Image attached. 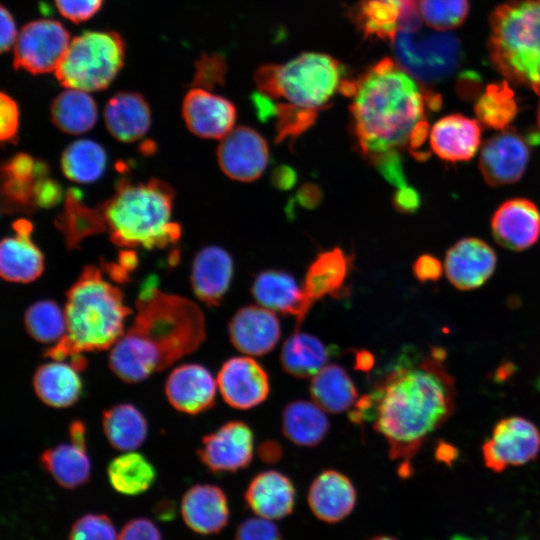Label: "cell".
<instances>
[{"label":"cell","mask_w":540,"mask_h":540,"mask_svg":"<svg viewBox=\"0 0 540 540\" xmlns=\"http://www.w3.org/2000/svg\"><path fill=\"white\" fill-rule=\"evenodd\" d=\"M155 513L158 515L159 518H170L169 514H174L173 503H170L169 501L159 503Z\"/></svg>","instance_id":"obj_60"},{"label":"cell","mask_w":540,"mask_h":540,"mask_svg":"<svg viewBox=\"0 0 540 540\" xmlns=\"http://www.w3.org/2000/svg\"><path fill=\"white\" fill-rule=\"evenodd\" d=\"M310 394L313 401L329 413L352 408L358 397L353 380L338 364H327L312 377Z\"/></svg>","instance_id":"obj_36"},{"label":"cell","mask_w":540,"mask_h":540,"mask_svg":"<svg viewBox=\"0 0 540 540\" xmlns=\"http://www.w3.org/2000/svg\"><path fill=\"white\" fill-rule=\"evenodd\" d=\"M276 140L295 138L310 128L316 120V111L300 109L285 103H276Z\"/></svg>","instance_id":"obj_44"},{"label":"cell","mask_w":540,"mask_h":540,"mask_svg":"<svg viewBox=\"0 0 540 540\" xmlns=\"http://www.w3.org/2000/svg\"><path fill=\"white\" fill-rule=\"evenodd\" d=\"M529 159L528 138L509 127L484 142L479 169L488 185L499 187L518 182L527 169Z\"/></svg>","instance_id":"obj_12"},{"label":"cell","mask_w":540,"mask_h":540,"mask_svg":"<svg viewBox=\"0 0 540 540\" xmlns=\"http://www.w3.org/2000/svg\"><path fill=\"white\" fill-rule=\"evenodd\" d=\"M249 509L256 515L269 520H280L289 516L295 507L296 490L285 474L262 471L249 482L244 493Z\"/></svg>","instance_id":"obj_26"},{"label":"cell","mask_w":540,"mask_h":540,"mask_svg":"<svg viewBox=\"0 0 540 540\" xmlns=\"http://www.w3.org/2000/svg\"><path fill=\"white\" fill-rule=\"evenodd\" d=\"M313 515L328 524H336L347 518L357 502L356 489L343 473L328 469L312 481L307 495Z\"/></svg>","instance_id":"obj_24"},{"label":"cell","mask_w":540,"mask_h":540,"mask_svg":"<svg viewBox=\"0 0 540 540\" xmlns=\"http://www.w3.org/2000/svg\"><path fill=\"white\" fill-rule=\"evenodd\" d=\"M228 335L238 351L247 356H263L278 344L281 325L274 311L260 305H248L233 315Z\"/></svg>","instance_id":"obj_21"},{"label":"cell","mask_w":540,"mask_h":540,"mask_svg":"<svg viewBox=\"0 0 540 540\" xmlns=\"http://www.w3.org/2000/svg\"><path fill=\"white\" fill-rule=\"evenodd\" d=\"M490 227L502 247L513 251L528 249L540 239V210L529 199H508L494 211Z\"/></svg>","instance_id":"obj_19"},{"label":"cell","mask_w":540,"mask_h":540,"mask_svg":"<svg viewBox=\"0 0 540 540\" xmlns=\"http://www.w3.org/2000/svg\"><path fill=\"white\" fill-rule=\"evenodd\" d=\"M296 198L302 206L313 207L320 200L319 188L314 185H305L299 190Z\"/></svg>","instance_id":"obj_57"},{"label":"cell","mask_w":540,"mask_h":540,"mask_svg":"<svg viewBox=\"0 0 540 540\" xmlns=\"http://www.w3.org/2000/svg\"><path fill=\"white\" fill-rule=\"evenodd\" d=\"M26 332L35 341L52 346L66 333L64 309L53 300L42 299L32 303L24 313Z\"/></svg>","instance_id":"obj_42"},{"label":"cell","mask_w":540,"mask_h":540,"mask_svg":"<svg viewBox=\"0 0 540 540\" xmlns=\"http://www.w3.org/2000/svg\"><path fill=\"white\" fill-rule=\"evenodd\" d=\"M104 122L115 139L131 143L142 138L148 131L151 124L150 107L137 92H118L105 105Z\"/></svg>","instance_id":"obj_30"},{"label":"cell","mask_w":540,"mask_h":540,"mask_svg":"<svg viewBox=\"0 0 540 540\" xmlns=\"http://www.w3.org/2000/svg\"><path fill=\"white\" fill-rule=\"evenodd\" d=\"M69 44V32L61 22L54 19L30 21L19 31L13 66L34 75L55 72Z\"/></svg>","instance_id":"obj_10"},{"label":"cell","mask_w":540,"mask_h":540,"mask_svg":"<svg viewBox=\"0 0 540 540\" xmlns=\"http://www.w3.org/2000/svg\"><path fill=\"white\" fill-rule=\"evenodd\" d=\"M234 272L230 254L218 246H207L195 255L191 286L195 296L208 306H218L229 290Z\"/></svg>","instance_id":"obj_25"},{"label":"cell","mask_w":540,"mask_h":540,"mask_svg":"<svg viewBox=\"0 0 540 540\" xmlns=\"http://www.w3.org/2000/svg\"><path fill=\"white\" fill-rule=\"evenodd\" d=\"M490 58L507 78L540 94V0H510L490 17Z\"/></svg>","instance_id":"obj_6"},{"label":"cell","mask_w":540,"mask_h":540,"mask_svg":"<svg viewBox=\"0 0 540 540\" xmlns=\"http://www.w3.org/2000/svg\"><path fill=\"white\" fill-rule=\"evenodd\" d=\"M272 182L279 189H289L296 182V172L288 166L278 167L273 172Z\"/></svg>","instance_id":"obj_56"},{"label":"cell","mask_w":540,"mask_h":540,"mask_svg":"<svg viewBox=\"0 0 540 540\" xmlns=\"http://www.w3.org/2000/svg\"><path fill=\"white\" fill-rule=\"evenodd\" d=\"M174 191L162 180H121L102 207L111 241L123 248H165L181 234L172 218Z\"/></svg>","instance_id":"obj_5"},{"label":"cell","mask_w":540,"mask_h":540,"mask_svg":"<svg viewBox=\"0 0 540 540\" xmlns=\"http://www.w3.org/2000/svg\"><path fill=\"white\" fill-rule=\"evenodd\" d=\"M344 69L333 57L317 52L303 53L284 64L258 68V92L272 100L319 112L343 85Z\"/></svg>","instance_id":"obj_7"},{"label":"cell","mask_w":540,"mask_h":540,"mask_svg":"<svg viewBox=\"0 0 540 540\" xmlns=\"http://www.w3.org/2000/svg\"><path fill=\"white\" fill-rule=\"evenodd\" d=\"M102 428L109 444L121 452L138 449L148 436L146 417L130 403H119L104 410Z\"/></svg>","instance_id":"obj_34"},{"label":"cell","mask_w":540,"mask_h":540,"mask_svg":"<svg viewBox=\"0 0 540 540\" xmlns=\"http://www.w3.org/2000/svg\"><path fill=\"white\" fill-rule=\"evenodd\" d=\"M181 513L186 525L202 535L219 533L226 527L230 509L224 491L212 484H196L183 495Z\"/></svg>","instance_id":"obj_28"},{"label":"cell","mask_w":540,"mask_h":540,"mask_svg":"<svg viewBox=\"0 0 540 540\" xmlns=\"http://www.w3.org/2000/svg\"><path fill=\"white\" fill-rule=\"evenodd\" d=\"M429 139L440 159L452 163L469 161L480 146L481 126L467 116L450 114L434 123Z\"/></svg>","instance_id":"obj_27"},{"label":"cell","mask_w":540,"mask_h":540,"mask_svg":"<svg viewBox=\"0 0 540 540\" xmlns=\"http://www.w3.org/2000/svg\"><path fill=\"white\" fill-rule=\"evenodd\" d=\"M80 373L70 361L50 359L39 365L33 374L34 392L49 407L69 408L81 399L84 391Z\"/></svg>","instance_id":"obj_29"},{"label":"cell","mask_w":540,"mask_h":540,"mask_svg":"<svg viewBox=\"0 0 540 540\" xmlns=\"http://www.w3.org/2000/svg\"><path fill=\"white\" fill-rule=\"evenodd\" d=\"M68 434L71 442L87 446L86 427L81 420H75L70 424Z\"/></svg>","instance_id":"obj_58"},{"label":"cell","mask_w":540,"mask_h":540,"mask_svg":"<svg viewBox=\"0 0 540 540\" xmlns=\"http://www.w3.org/2000/svg\"><path fill=\"white\" fill-rule=\"evenodd\" d=\"M392 202L399 212L414 213L420 207L421 199L419 193L414 188L406 185L397 188Z\"/></svg>","instance_id":"obj_54"},{"label":"cell","mask_w":540,"mask_h":540,"mask_svg":"<svg viewBox=\"0 0 540 540\" xmlns=\"http://www.w3.org/2000/svg\"><path fill=\"white\" fill-rule=\"evenodd\" d=\"M50 116L54 125L62 132L79 135L95 125L97 105L88 92L67 88L53 99Z\"/></svg>","instance_id":"obj_38"},{"label":"cell","mask_w":540,"mask_h":540,"mask_svg":"<svg viewBox=\"0 0 540 540\" xmlns=\"http://www.w3.org/2000/svg\"><path fill=\"white\" fill-rule=\"evenodd\" d=\"M56 226L64 234L70 249L78 248L86 237L106 230L102 207L91 208L83 204L79 191L74 188L66 193L64 209L56 219Z\"/></svg>","instance_id":"obj_37"},{"label":"cell","mask_w":540,"mask_h":540,"mask_svg":"<svg viewBox=\"0 0 540 540\" xmlns=\"http://www.w3.org/2000/svg\"><path fill=\"white\" fill-rule=\"evenodd\" d=\"M118 540H162V537L151 520L135 518L124 525Z\"/></svg>","instance_id":"obj_51"},{"label":"cell","mask_w":540,"mask_h":540,"mask_svg":"<svg viewBox=\"0 0 540 540\" xmlns=\"http://www.w3.org/2000/svg\"><path fill=\"white\" fill-rule=\"evenodd\" d=\"M1 37H0V50L1 52L8 51L13 45H15L18 32L15 24V20L11 12L5 7L1 6Z\"/></svg>","instance_id":"obj_55"},{"label":"cell","mask_w":540,"mask_h":540,"mask_svg":"<svg viewBox=\"0 0 540 540\" xmlns=\"http://www.w3.org/2000/svg\"><path fill=\"white\" fill-rule=\"evenodd\" d=\"M216 380L223 400L239 410L258 406L270 392L267 372L250 356H236L226 360Z\"/></svg>","instance_id":"obj_16"},{"label":"cell","mask_w":540,"mask_h":540,"mask_svg":"<svg viewBox=\"0 0 540 540\" xmlns=\"http://www.w3.org/2000/svg\"><path fill=\"white\" fill-rule=\"evenodd\" d=\"M217 159L226 176L236 181L251 182L266 169L269 150L261 134L250 127L240 126L221 139Z\"/></svg>","instance_id":"obj_15"},{"label":"cell","mask_w":540,"mask_h":540,"mask_svg":"<svg viewBox=\"0 0 540 540\" xmlns=\"http://www.w3.org/2000/svg\"><path fill=\"white\" fill-rule=\"evenodd\" d=\"M217 380L198 363H185L174 367L164 384L170 405L181 413L196 415L215 404Z\"/></svg>","instance_id":"obj_18"},{"label":"cell","mask_w":540,"mask_h":540,"mask_svg":"<svg viewBox=\"0 0 540 540\" xmlns=\"http://www.w3.org/2000/svg\"><path fill=\"white\" fill-rule=\"evenodd\" d=\"M40 464L61 487L67 489L85 484L91 476L87 446L71 441L44 450L40 455Z\"/></svg>","instance_id":"obj_33"},{"label":"cell","mask_w":540,"mask_h":540,"mask_svg":"<svg viewBox=\"0 0 540 540\" xmlns=\"http://www.w3.org/2000/svg\"><path fill=\"white\" fill-rule=\"evenodd\" d=\"M125 60V42L114 31L87 30L74 37L55 70L65 88L85 92L106 89Z\"/></svg>","instance_id":"obj_8"},{"label":"cell","mask_w":540,"mask_h":540,"mask_svg":"<svg viewBox=\"0 0 540 540\" xmlns=\"http://www.w3.org/2000/svg\"><path fill=\"white\" fill-rule=\"evenodd\" d=\"M341 92L351 98L352 129L368 159L408 146L426 108L438 110L440 96L424 92L419 83L390 58L369 67L357 78L345 79Z\"/></svg>","instance_id":"obj_3"},{"label":"cell","mask_w":540,"mask_h":540,"mask_svg":"<svg viewBox=\"0 0 540 540\" xmlns=\"http://www.w3.org/2000/svg\"><path fill=\"white\" fill-rule=\"evenodd\" d=\"M68 540H118L115 527L104 514H86L72 526Z\"/></svg>","instance_id":"obj_45"},{"label":"cell","mask_w":540,"mask_h":540,"mask_svg":"<svg viewBox=\"0 0 540 540\" xmlns=\"http://www.w3.org/2000/svg\"><path fill=\"white\" fill-rule=\"evenodd\" d=\"M61 169L71 181L79 184L93 183L104 173L107 153L104 147L91 139H78L62 152Z\"/></svg>","instance_id":"obj_40"},{"label":"cell","mask_w":540,"mask_h":540,"mask_svg":"<svg viewBox=\"0 0 540 540\" xmlns=\"http://www.w3.org/2000/svg\"><path fill=\"white\" fill-rule=\"evenodd\" d=\"M481 450L485 466L493 472L524 465L540 452V430L521 416L503 418L495 424Z\"/></svg>","instance_id":"obj_11"},{"label":"cell","mask_w":540,"mask_h":540,"mask_svg":"<svg viewBox=\"0 0 540 540\" xmlns=\"http://www.w3.org/2000/svg\"><path fill=\"white\" fill-rule=\"evenodd\" d=\"M392 42L398 65L423 83L445 79L460 63V43L448 31H402Z\"/></svg>","instance_id":"obj_9"},{"label":"cell","mask_w":540,"mask_h":540,"mask_svg":"<svg viewBox=\"0 0 540 540\" xmlns=\"http://www.w3.org/2000/svg\"><path fill=\"white\" fill-rule=\"evenodd\" d=\"M314 401L290 402L282 412V431L287 439L301 447H314L329 431V420Z\"/></svg>","instance_id":"obj_35"},{"label":"cell","mask_w":540,"mask_h":540,"mask_svg":"<svg viewBox=\"0 0 540 540\" xmlns=\"http://www.w3.org/2000/svg\"><path fill=\"white\" fill-rule=\"evenodd\" d=\"M380 174L397 188L407 185L399 151L381 153L369 158Z\"/></svg>","instance_id":"obj_48"},{"label":"cell","mask_w":540,"mask_h":540,"mask_svg":"<svg viewBox=\"0 0 540 540\" xmlns=\"http://www.w3.org/2000/svg\"><path fill=\"white\" fill-rule=\"evenodd\" d=\"M19 107L7 93L0 95V137L2 142L15 143L19 130Z\"/></svg>","instance_id":"obj_49"},{"label":"cell","mask_w":540,"mask_h":540,"mask_svg":"<svg viewBox=\"0 0 540 540\" xmlns=\"http://www.w3.org/2000/svg\"><path fill=\"white\" fill-rule=\"evenodd\" d=\"M156 475L152 462L136 450L116 456L107 467V476L112 488L130 496L148 490L154 483Z\"/></svg>","instance_id":"obj_39"},{"label":"cell","mask_w":540,"mask_h":540,"mask_svg":"<svg viewBox=\"0 0 540 540\" xmlns=\"http://www.w3.org/2000/svg\"><path fill=\"white\" fill-rule=\"evenodd\" d=\"M104 0H54L59 13L74 23H81L95 16Z\"/></svg>","instance_id":"obj_50"},{"label":"cell","mask_w":540,"mask_h":540,"mask_svg":"<svg viewBox=\"0 0 540 540\" xmlns=\"http://www.w3.org/2000/svg\"><path fill=\"white\" fill-rule=\"evenodd\" d=\"M234 540H283V537L272 520L255 515L237 526Z\"/></svg>","instance_id":"obj_47"},{"label":"cell","mask_w":540,"mask_h":540,"mask_svg":"<svg viewBox=\"0 0 540 540\" xmlns=\"http://www.w3.org/2000/svg\"><path fill=\"white\" fill-rule=\"evenodd\" d=\"M205 338L200 307L150 279L141 287L132 323L109 350L108 365L121 381L139 383L196 351Z\"/></svg>","instance_id":"obj_2"},{"label":"cell","mask_w":540,"mask_h":540,"mask_svg":"<svg viewBox=\"0 0 540 540\" xmlns=\"http://www.w3.org/2000/svg\"><path fill=\"white\" fill-rule=\"evenodd\" d=\"M254 436L243 421L233 420L203 437L198 449L200 461L213 473H232L252 461Z\"/></svg>","instance_id":"obj_14"},{"label":"cell","mask_w":540,"mask_h":540,"mask_svg":"<svg viewBox=\"0 0 540 540\" xmlns=\"http://www.w3.org/2000/svg\"><path fill=\"white\" fill-rule=\"evenodd\" d=\"M65 336L44 351L53 360H70L79 370L87 367L84 353L110 350L126 331L132 310L122 291L88 265L66 292Z\"/></svg>","instance_id":"obj_4"},{"label":"cell","mask_w":540,"mask_h":540,"mask_svg":"<svg viewBox=\"0 0 540 540\" xmlns=\"http://www.w3.org/2000/svg\"><path fill=\"white\" fill-rule=\"evenodd\" d=\"M351 263L341 248L320 253L309 266L302 286L309 302L313 305L326 296H344Z\"/></svg>","instance_id":"obj_31"},{"label":"cell","mask_w":540,"mask_h":540,"mask_svg":"<svg viewBox=\"0 0 540 540\" xmlns=\"http://www.w3.org/2000/svg\"><path fill=\"white\" fill-rule=\"evenodd\" d=\"M182 116L194 135L222 139L233 130L236 109L228 99L210 90L193 87L183 99Z\"/></svg>","instance_id":"obj_20"},{"label":"cell","mask_w":540,"mask_h":540,"mask_svg":"<svg viewBox=\"0 0 540 540\" xmlns=\"http://www.w3.org/2000/svg\"><path fill=\"white\" fill-rule=\"evenodd\" d=\"M444 360L445 351L433 347L420 360L397 364L349 411L353 423L371 422L385 438L403 478L412 474L413 459L423 443L455 409V379Z\"/></svg>","instance_id":"obj_1"},{"label":"cell","mask_w":540,"mask_h":540,"mask_svg":"<svg viewBox=\"0 0 540 540\" xmlns=\"http://www.w3.org/2000/svg\"><path fill=\"white\" fill-rule=\"evenodd\" d=\"M468 0H420L422 20L434 30L447 31L465 20Z\"/></svg>","instance_id":"obj_43"},{"label":"cell","mask_w":540,"mask_h":540,"mask_svg":"<svg viewBox=\"0 0 540 540\" xmlns=\"http://www.w3.org/2000/svg\"><path fill=\"white\" fill-rule=\"evenodd\" d=\"M251 293L260 306L293 316L296 319L295 330H300L312 307L303 287L290 273L282 270L260 272L252 283Z\"/></svg>","instance_id":"obj_22"},{"label":"cell","mask_w":540,"mask_h":540,"mask_svg":"<svg viewBox=\"0 0 540 540\" xmlns=\"http://www.w3.org/2000/svg\"><path fill=\"white\" fill-rule=\"evenodd\" d=\"M537 119H538V126L540 128V103H539L538 112H537Z\"/></svg>","instance_id":"obj_62"},{"label":"cell","mask_w":540,"mask_h":540,"mask_svg":"<svg viewBox=\"0 0 540 540\" xmlns=\"http://www.w3.org/2000/svg\"><path fill=\"white\" fill-rule=\"evenodd\" d=\"M442 264L430 254L419 256L413 264V273L420 282L436 281L442 274Z\"/></svg>","instance_id":"obj_53"},{"label":"cell","mask_w":540,"mask_h":540,"mask_svg":"<svg viewBox=\"0 0 540 540\" xmlns=\"http://www.w3.org/2000/svg\"><path fill=\"white\" fill-rule=\"evenodd\" d=\"M497 256L493 248L476 237L460 239L446 252L444 271L449 282L462 291L481 287L493 275Z\"/></svg>","instance_id":"obj_17"},{"label":"cell","mask_w":540,"mask_h":540,"mask_svg":"<svg viewBox=\"0 0 540 540\" xmlns=\"http://www.w3.org/2000/svg\"><path fill=\"white\" fill-rule=\"evenodd\" d=\"M475 114L483 125L496 130L509 128L514 120L518 106L514 92L507 82L488 85L474 105Z\"/></svg>","instance_id":"obj_41"},{"label":"cell","mask_w":540,"mask_h":540,"mask_svg":"<svg viewBox=\"0 0 540 540\" xmlns=\"http://www.w3.org/2000/svg\"><path fill=\"white\" fill-rule=\"evenodd\" d=\"M226 63L224 57L218 54H203L195 62L193 87L211 90L222 85L225 79Z\"/></svg>","instance_id":"obj_46"},{"label":"cell","mask_w":540,"mask_h":540,"mask_svg":"<svg viewBox=\"0 0 540 540\" xmlns=\"http://www.w3.org/2000/svg\"><path fill=\"white\" fill-rule=\"evenodd\" d=\"M14 235L2 239L0 274L9 282L30 283L44 271V256L32 240L33 225L26 219L13 223Z\"/></svg>","instance_id":"obj_23"},{"label":"cell","mask_w":540,"mask_h":540,"mask_svg":"<svg viewBox=\"0 0 540 540\" xmlns=\"http://www.w3.org/2000/svg\"><path fill=\"white\" fill-rule=\"evenodd\" d=\"M355 362H356V368L367 371L372 367L374 363V358L367 351H359L356 354Z\"/></svg>","instance_id":"obj_59"},{"label":"cell","mask_w":540,"mask_h":540,"mask_svg":"<svg viewBox=\"0 0 540 540\" xmlns=\"http://www.w3.org/2000/svg\"><path fill=\"white\" fill-rule=\"evenodd\" d=\"M64 193L61 186L48 176L39 178L34 188L35 207L51 208L62 200Z\"/></svg>","instance_id":"obj_52"},{"label":"cell","mask_w":540,"mask_h":540,"mask_svg":"<svg viewBox=\"0 0 540 540\" xmlns=\"http://www.w3.org/2000/svg\"><path fill=\"white\" fill-rule=\"evenodd\" d=\"M351 17L365 37L393 40L402 31L421 28L420 0H360Z\"/></svg>","instance_id":"obj_13"},{"label":"cell","mask_w":540,"mask_h":540,"mask_svg":"<svg viewBox=\"0 0 540 540\" xmlns=\"http://www.w3.org/2000/svg\"><path fill=\"white\" fill-rule=\"evenodd\" d=\"M335 351L318 337L294 330L282 345L280 364L287 374L306 379L313 377L325 367Z\"/></svg>","instance_id":"obj_32"},{"label":"cell","mask_w":540,"mask_h":540,"mask_svg":"<svg viewBox=\"0 0 540 540\" xmlns=\"http://www.w3.org/2000/svg\"><path fill=\"white\" fill-rule=\"evenodd\" d=\"M368 540H399V539L390 535H377V536L369 538Z\"/></svg>","instance_id":"obj_61"}]
</instances>
